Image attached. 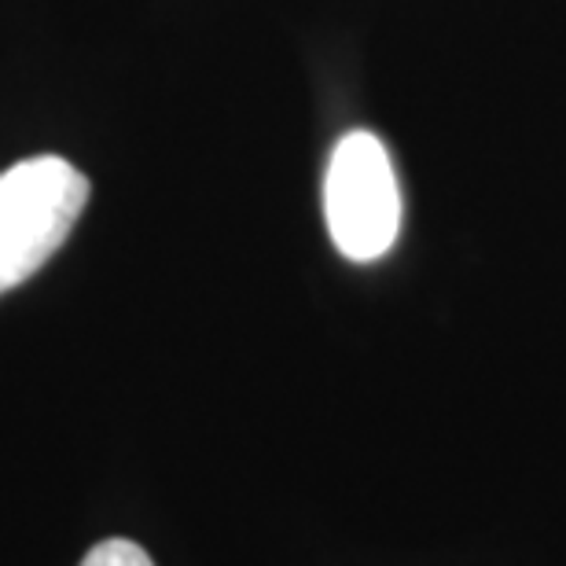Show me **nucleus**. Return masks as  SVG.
Wrapping results in <instances>:
<instances>
[{
	"mask_svg": "<svg viewBox=\"0 0 566 566\" xmlns=\"http://www.w3.org/2000/svg\"><path fill=\"white\" fill-rule=\"evenodd\" d=\"M324 221L349 262H379L398 243L401 188L376 133L354 129L335 144L324 174Z\"/></svg>",
	"mask_w": 566,
	"mask_h": 566,
	"instance_id": "nucleus-2",
	"label": "nucleus"
},
{
	"mask_svg": "<svg viewBox=\"0 0 566 566\" xmlns=\"http://www.w3.org/2000/svg\"><path fill=\"white\" fill-rule=\"evenodd\" d=\"M93 185L60 155L22 158L0 174V294L41 273L71 240Z\"/></svg>",
	"mask_w": 566,
	"mask_h": 566,
	"instance_id": "nucleus-1",
	"label": "nucleus"
},
{
	"mask_svg": "<svg viewBox=\"0 0 566 566\" xmlns=\"http://www.w3.org/2000/svg\"><path fill=\"white\" fill-rule=\"evenodd\" d=\"M82 566H155V563L140 545H133L126 537H111V541H99L82 559Z\"/></svg>",
	"mask_w": 566,
	"mask_h": 566,
	"instance_id": "nucleus-3",
	"label": "nucleus"
}]
</instances>
